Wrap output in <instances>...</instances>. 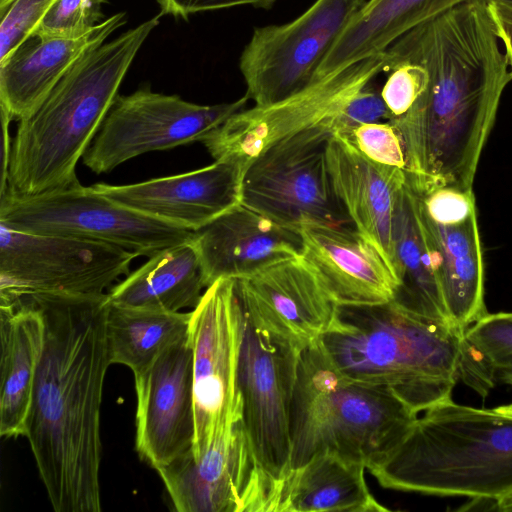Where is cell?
<instances>
[{"instance_id": "cell-1", "label": "cell", "mask_w": 512, "mask_h": 512, "mask_svg": "<svg viewBox=\"0 0 512 512\" xmlns=\"http://www.w3.org/2000/svg\"><path fill=\"white\" fill-rule=\"evenodd\" d=\"M390 65L427 72L411 109L390 120L399 130L407 173L421 184L472 188L484 145L512 71L488 5L466 0L414 26L385 51Z\"/></svg>"}, {"instance_id": "cell-2", "label": "cell", "mask_w": 512, "mask_h": 512, "mask_svg": "<svg viewBox=\"0 0 512 512\" xmlns=\"http://www.w3.org/2000/svg\"><path fill=\"white\" fill-rule=\"evenodd\" d=\"M45 343L36 373L25 437L56 512H100V414L111 365L107 294H36Z\"/></svg>"}, {"instance_id": "cell-3", "label": "cell", "mask_w": 512, "mask_h": 512, "mask_svg": "<svg viewBox=\"0 0 512 512\" xmlns=\"http://www.w3.org/2000/svg\"><path fill=\"white\" fill-rule=\"evenodd\" d=\"M161 15L84 54L40 105L19 121L5 192L33 196L80 183L76 165Z\"/></svg>"}, {"instance_id": "cell-4", "label": "cell", "mask_w": 512, "mask_h": 512, "mask_svg": "<svg viewBox=\"0 0 512 512\" xmlns=\"http://www.w3.org/2000/svg\"><path fill=\"white\" fill-rule=\"evenodd\" d=\"M462 337L450 325L391 300L338 305L318 343L342 375L391 390L419 415L451 399L460 376Z\"/></svg>"}, {"instance_id": "cell-5", "label": "cell", "mask_w": 512, "mask_h": 512, "mask_svg": "<svg viewBox=\"0 0 512 512\" xmlns=\"http://www.w3.org/2000/svg\"><path fill=\"white\" fill-rule=\"evenodd\" d=\"M367 470L387 489L495 500L512 488V419L447 400L417 416Z\"/></svg>"}, {"instance_id": "cell-6", "label": "cell", "mask_w": 512, "mask_h": 512, "mask_svg": "<svg viewBox=\"0 0 512 512\" xmlns=\"http://www.w3.org/2000/svg\"><path fill=\"white\" fill-rule=\"evenodd\" d=\"M417 416L391 390L342 375L317 340L300 352L290 470L323 451L362 461L367 469Z\"/></svg>"}, {"instance_id": "cell-7", "label": "cell", "mask_w": 512, "mask_h": 512, "mask_svg": "<svg viewBox=\"0 0 512 512\" xmlns=\"http://www.w3.org/2000/svg\"><path fill=\"white\" fill-rule=\"evenodd\" d=\"M0 223L32 234L102 241L147 257L192 240L194 233L125 207L81 183L33 196L4 192Z\"/></svg>"}, {"instance_id": "cell-8", "label": "cell", "mask_w": 512, "mask_h": 512, "mask_svg": "<svg viewBox=\"0 0 512 512\" xmlns=\"http://www.w3.org/2000/svg\"><path fill=\"white\" fill-rule=\"evenodd\" d=\"M134 253L102 241L32 234L0 223V305L36 294L100 296Z\"/></svg>"}, {"instance_id": "cell-9", "label": "cell", "mask_w": 512, "mask_h": 512, "mask_svg": "<svg viewBox=\"0 0 512 512\" xmlns=\"http://www.w3.org/2000/svg\"><path fill=\"white\" fill-rule=\"evenodd\" d=\"M332 134L326 126L313 127L266 148L245 169L242 203L297 230L308 224H351L328 172Z\"/></svg>"}, {"instance_id": "cell-10", "label": "cell", "mask_w": 512, "mask_h": 512, "mask_svg": "<svg viewBox=\"0 0 512 512\" xmlns=\"http://www.w3.org/2000/svg\"><path fill=\"white\" fill-rule=\"evenodd\" d=\"M367 0H315L284 24L255 27L240 58L246 96L265 106L305 89Z\"/></svg>"}, {"instance_id": "cell-11", "label": "cell", "mask_w": 512, "mask_h": 512, "mask_svg": "<svg viewBox=\"0 0 512 512\" xmlns=\"http://www.w3.org/2000/svg\"><path fill=\"white\" fill-rule=\"evenodd\" d=\"M243 307L236 279L207 287L191 312L188 338L193 351L196 457L242 417L238 364Z\"/></svg>"}, {"instance_id": "cell-12", "label": "cell", "mask_w": 512, "mask_h": 512, "mask_svg": "<svg viewBox=\"0 0 512 512\" xmlns=\"http://www.w3.org/2000/svg\"><path fill=\"white\" fill-rule=\"evenodd\" d=\"M386 67L384 52L354 62L316 78L286 99L233 114L201 142L215 160H233L247 167L280 139L313 127L330 129L331 120L349 100Z\"/></svg>"}, {"instance_id": "cell-13", "label": "cell", "mask_w": 512, "mask_h": 512, "mask_svg": "<svg viewBox=\"0 0 512 512\" xmlns=\"http://www.w3.org/2000/svg\"><path fill=\"white\" fill-rule=\"evenodd\" d=\"M249 98L215 105L187 102L141 88L117 95L83 164L96 174L108 173L141 154L202 141L233 114L245 109Z\"/></svg>"}, {"instance_id": "cell-14", "label": "cell", "mask_w": 512, "mask_h": 512, "mask_svg": "<svg viewBox=\"0 0 512 512\" xmlns=\"http://www.w3.org/2000/svg\"><path fill=\"white\" fill-rule=\"evenodd\" d=\"M300 352L257 328L243 309L238 364L242 422L260 468L278 489V498L290 472V418Z\"/></svg>"}, {"instance_id": "cell-15", "label": "cell", "mask_w": 512, "mask_h": 512, "mask_svg": "<svg viewBox=\"0 0 512 512\" xmlns=\"http://www.w3.org/2000/svg\"><path fill=\"white\" fill-rule=\"evenodd\" d=\"M414 186L421 221L433 252L445 308L460 334L485 316L484 265L472 188Z\"/></svg>"}, {"instance_id": "cell-16", "label": "cell", "mask_w": 512, "mask_h": 512, "mask_svg": "<svg viewBox=\"0 0 512 512\" xmlns=\"http://www.w3.org/2000/svg\"><path fill=\"white\" fill-rule=\"evenodd\" d=\"M178 512H276L278 489L259 466L242 417L200 455L156 470Z\"/></svg>"}, {"instance_id": "cell-17", "label": "cell", "mask_w": 512, "mask_h": 512, "mask_svg": "<svg viewBox=\"0 0 512 512\" xmlns=\"http://www.w3.org/2000/svg\"><path fill=\"white\" fill-rule=\"evenodd\" d=\"M134 380L135 447L139 457L157 470L194 445L193 351L188 335L165 348Z\"/></svg>"}, {"instance_id": "cell-18", "label": "cell", "mask_w": 512, "mask_h": 512, "mask_svg": "<svg viewBox=\"0 0 512 512\" xmlns=\"http://www.w3.org/2000/svg\"><path fill=\"white\" fill-rule=\"evenodd\" d=\"M236 284L250 321L299 350L319 340L336 315L338 304L302 255L236 279Z\"/></svg>"}, {"instance_id": "cell-19", "label": "cell", "mask_w": 512, "mask_h": 512, "mask_svg": "<svg viewBox=\"0 0 512 512\" xmlns=\"http://www.w3.org/2000/svg\"><path fill=\"white\" fill-rule=\"evenodd\" d=\"M245 169L233 160H215L209 166L178 175L91 187L125 207L196 231L242 203Z\"/></svg>"}, {"instance_id": "cell-20", "label": "cell", "mask_w": 512, "mask_h": 512, "mask_svg": "<svg viewBox=\"0 0 512 512\" xmlns=\"http://www.w3.org/2000/svg\"><path fill=\"white\" fill-rule=\"evenodd\" d=\"M327 165L335 197L352 227L378 249L397 277L395 231L406 171L370 161L337 134L328 142Z\"/></svg>"}, {"instance_id": "cell-21", "label": "cell", "mask_w": 512, "mask_h": 512, "mask_svg": "<svg viewBox=\"0 0 512 512\" xmlns=\"http://www.w3.org/2000/svg\"><path fill=\"white\" fill-rule=\"evenodd\" d=\"M207 287L222 278H246L282 260L300 256L299 230L244 205L194 231Z\"/></svg>"}, {"instance_id": "cell-22", "label": "cell", "mask_w": 512, "mask_h": 512, "mask_svg": "<svg viewBox=\"0 0 512 512\" xmlns=\"http://www.w3.org/2000/svg\"><path fill=\"white\" fill-rule=\"evenodd\" d=\"M299 232L302 256L338 305L393 300L399 285L395 273L354 227L308 224Z\"/></svg>"}, {"instance_id": "cell-23", "label": "cell", "mask_w": 512, "mask_h": 512, "mask_svg": "<svg viewBox=\"0 0 512 512\" xmlns=\"http://www.w3.org/2000/svg\"><path fill=\"white\" fill-rule=\"evenodd\" d=\"M126 20V13L119 12L81 35H29L0 60V106L12 120L29 116L78 59Z\"/></svg>"}, {"instance_id": "cell-24", "label": "cell", "mask_w": 512, "mask_h": 512, "mask_svg": "<svg viewBox=\"0 0 512 512\" xmlns=\"http://www.w3.org/2000/svg\"><path fill=\"white\" fill-rule=\"evenodd\" d=\"M0 435L25 436L34 381L45 343V320L29 301L0 305Z\"/></svg>"}, {"instance_id": "cell-25", "label": "cell", "mask_w": 512, "mask_h": 512, "mask_svg": "<svg viewBox=\"0 0 512 512\" xmlns=\"http://www.w3.org/2000/svg\"><path fill=\"white\" fill-rule=\"evenodd\" d=\"M365 469L339 453H317L282 481L276 512L388 511L370 492Z\"/></svg>"}, {"instance_id": "cell-26", "label": "cell", "mask_w": 512, "mask_h": 512, "mask_svg": "<svg viewBox=\"0 0 512 512\" xmlns=\"http://www.w3.org/2000/svg\"><path fill=\"white\" fill-rule=\"evenodd\" d=\"M193 239V238H192ZM207 288L192 240L167 247L110 289V303L130 308L180 312L195 308Z\"/></svg>"}, {"instance_id": "cell-27", "label": "cell", "mask_w": 512, "mask_h": 512, "mask_svg": "<svg viewBox=\"0 0 512 512\" xmlns=\"http://www.w3.org/2000/svg\"><path fill=\"white\" fill-rule=\"evenodd\" d=\"M466 0H378L365 4L332 46L317 76L384 52L419 23Z\"/></svg>"}, {"instance_id": "cell-28", "label": "cell", "mask_w": 512, "mask_h": 512, "mask_svg": "<svg viewBox=\"0 0 512 512\" xmlns=\"http://www.w3.org/2000/svg\"><path fill=\"white\" fill-rule=\"evenodd\" d=\"M395 262L399 285L393 301L415 314L453 327L421 221L418 195L408 176L396 223Z\"/></svg>"}, {"instance_id": "cell-29", "label": "cell", "mask_w": 512, "mask_h": 512, "mask_svg": "<svg viewBox=\"0 0 512 512\" xmlns=\"http://www.w3.org/2000/svg\"><path fill=\"white\" fill-rule=\"evenodd\" d=\"M190 317L191 312L146 310L109 302L106 336L111 364L125 365L134 375L142 372L165 348L188 335Z\"/></svg>"}, {"instance_id": "cell-30", "label": "cell", "mask_w": 512, "mask_h": 512, "mask_svg": "<svg viewBox=\"0 0 512 512\" xmlns=\"http://www.w3.org/2000/svg\"><path fill=\"white\" fill-rule=\"evenodd\" d=\"M501 366H512V312L487 313L461 340L459 374L481 395L493 387Z\"/></svg>"}, {"instance_id": "cell-31", "label": "cell", "mask_w": 512, "mask_h": 512, "mask_svg": "<svg viewBox=\"0 0 512 512\" xmlns=\"http://www.w3.org/2000/svg\"><path fill=\"white\" fill-rule=\"evenodd\" d=\"M108 0H55L43 13L30 35L77 36L104 18L101 6Z\"/></svg>"}, {"instance_id": "cell-32", "label": "cell", "mask_w": 512, "mask_h": 512, "mask_svg": "<svg viewBox=\"0 0 512 512\" xmlns=\"http://www.w3.org/2000/svg\"><path fill=\"white\" fill-rule=\"evenodd\" d=\"M340 136L370 161L407 171L402 136L390 121L362 124Z\"/></svg>"}, {"instance_id": "cell-33", "label": "cell", "mask_w": 512, "mask_h": 512, "mask_svg": "<svg viewBox=\"0 0 512 512\" xmlns=\"http://www.w3.org/2000/svg\"><path fill=\"white\" fill-rule=\"evenodd\" d=\"M389 75L380 93L391 120L405 115L427 85V72L420 64L401 61L389 66Z\"/></svg>"}, {"instance_id": "cell-34", "label": "cell", "mask_w": 512, "mask_h": 512, "mask_svg": "<svg viewBox=\"0 0 512 512\" xmlns=\"http://www.w3.org/2000/svg\"><path fill=\"white\" fill-rule=\"evenodd\" d=\"M55 0H0V60L25 40Z\"/></svg>"}, {"instance_id": "cell-35", "label": "cell", "mask_w": 512, "mask_h": 512, "mask_svg": "<svg viewBox=\"0 0 512 512\" xmlns=\"http://www.w3.org/2000/svg\"><path fill=\"white\" fill-rule=\"evenodd\" d=\"M390 120L391 115L381 93L370 83L356 93L331 120L330 129L333 134L344 135L362 124Z\"/></svg>"}, {"instance_id": "cell-36", "label": "cell", "mask_w": 512, "mask_h": 512, "mask_svg": "<svg viewBox=\"0 0 512 512\" xmlns=\"http://www.w3.org/2000/svg\"><path fill=\"white\" fill-rule=\"evenodd\" d=\"M161 14L187 19L189 15L227 9L238 6H252L258 9H271L278 0H156Z\"/></svg>"}, {"instance_id": "cell-37", "label": "cell", "mask_w": 512, "mask_h": 512, "mask_svg": "<svg viewBox=\"0 0 512 512\" xmlns=\"http://www.w3.org/2000/svg\"><path fill=\"white\" fill-rule=\"evenodd\" d=\"M488 11L512 71V2H491Z\"/></svg>"}, {"instance_id": "cell-38", "label": "cell", "mask_w": 512, "mask_h": 512, "mask_svg": "<svg viewBox=\"0 0 512 512\" xmlns=\"http://www.w3.org/2000/svg\"><path fill=\"white\" fill-rule=\"evenodd\" d=\"M1 130H2V148H1V180H0V195L5 192L7 186L8 167L11 154L10 137H9V123L12 120L9 113L1 107Z\"/></svg>"}, {"instance_id": "cell-39", "label": "cell", "mask_w": 512, "mask_h": 512, "mask_svg": "<svg viewBox=\"0 0 512 512\" xmlns=\"http://www.w3.org/2000/svg\"><path fill=\"white\" fill-rule=\"evenodd\" d=\"M494 509L503 512H512V488L495 499Z\"/></svg>"}, {"instance_id": "cell-40", "label": "cell", "mask_w": 512, "mask_h": 512, "mask_svg": "<svg viewBox=\"0 0 512 512\" xmlns=\"http://www.w3.org/2000/svg\"><path fill=\"white\" fill-rule=\"evenodd\" d=\"M495 381H500L512 386V366L496 367L494 371Z\"/></svg>"}, {"instance_id": "cell-41", "label": "cell", "mask_w": 512, "mask_h": 512, "mask_svg": "<svg viewBox=\"0 0 512 512\" xmlns=\"http://www.w3.org/2000/svg\"><path fill=\"white\" fill-rule=\"evenodd\" d=\"M493 410L502 416L512 419V403L495 407Z\"/></svg>"}, {"instance_id": "cell-42", "label": "cell", "mask_w": 512, "mask_h": 512, "mask_svg": "<svg viewBox=\"0 0 512 512\" xmlns=\"http://www.w3.org/2000/svg\"><path fill=\"white\" fill-rule=\"evenodd\" d=\"M484 1L486 4H489L491 2H512V0H482Z\"/></svg>"}, {"instance_id": "cell-43", "label": "cell", "mask_w": 512, "mask_h": 512, "mask_svg": "<svg viewBox=\"0 0 512 512\" xmlns=\"http://www.w3.org/2000/svg\"><path fill=\"white\" fill-rule=\"evenodd\" d=\"M377 1H378V0H367V2H366V3H367V4H372V3H375V2H377Z\"/></svg>"}]
</instances>
